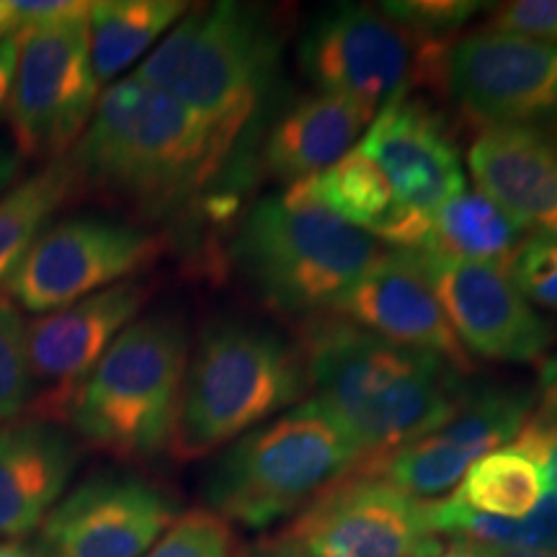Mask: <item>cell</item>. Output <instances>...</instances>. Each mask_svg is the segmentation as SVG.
Segmentation results:
<instances>
[{
	"instance_id": "ba28073f",
	"label": "cell",
	"mask_w": 557,
	"mask_h": 557,
	"mask_svg": "<svg viewBox=\"0 0 557 557\" xmlns=\"http://www.w3.org/2000/svg\"><path fill=\"white\" fill-rule=\"evenodd\" d=\"M451 45L410 37L380 9L336 3L312 16L299 37L297 62L318 94L341 96L377 114L413 86H444Z\"/></svg>"
},
{
	"instance_id": "f546056e",
	"label": "cell",
	"mask_w": 557,
	"mask_h": 557,
	"mask_svg": "<svg viewBox=\"0 0 557 557\" xmlns=\"http://www.w3.org/2000/svg\"><path fill=\"white\" fill-rule=\"evenodd\" d=\"M485 29L557 41V0H517V3L496 5Z\"/></svg>"
},
{
	"instance_id": "9a60e30c",
	"label": "cell",
	"mask_w": 557,
	"mask_h": 557,
	"mask_svg": "<svg viewBox=\"0 0 557 557\" xmlns=\"http://www.w3.org/2000/svg\"><path fill=\"white\" fill-rule=\"evenodd\" d=\"M176 517V498L148 478L96 472L52 508L39 547L50 557H143Z\"/></svg>"
},
{
	"instance_id": "44dd1931",
	"label": "cell",
	"mask_w": 557,
	"mask_h": 557,
	"mask_svg": "<svg viewBox=\"0 0 557 557\" xmlns=\"http://www.w3.org/2000/svg\"><path fill=\"white\" fill-rule=\"evenodd\" d=\"M372 120V111L341 96H305L271 127L263 145L267 171L287 186L318 176L354 150Z\"/></svg>"
},
{
	"instance_id": "f1b7e54d",
	"label": "cell",
	"mask_w": 557,
	"mask_h": 557,
	"mask_svg": "<svg viewBox=\"0 0 557 557\" xmlns=\"http://www.w3.org/2000/svg\"><path fill=\"white\" fill-rule=\"evenodd\" d=\"M506 274L517 284L529 305L557 312V238L553 235H527Z\"/></svg>"
},
{
	"instance_id": "7402d4cb",
	"label": "cell",
	"mask_w": 557,
	"mask_h": 557,
	"mask_svg": "<svg viewBox=\"0 0 557 557\" xmlns=\"http://www.w3.org/2000/svg\"><path fill=\"white\" fill-rule=\"evenodd\" d=\"M189 11L184 0H96L88 9L90 65L99 86L120 81L132 62Z\"/></svg>"
},
{
	"instance_id": "484cf974",
	"label": "cell",
	"mask_w": 557,
	"mask_h": 557,
	"mask_svg": "<svg viewBox=\"0 0 557 557\" xmlns=\"http://www.w3.org/2000/svg\"><path fill=\"white\" fill-rule=\"evenodd\" d=\"M32 403L26 323L11 299H0V421H13Z\"/></svg>"
},
{
	"instance_id": "5bb4252c",
	"label": "cell",
	"mask_w": 557,
	"mask_h": 557,
	"mask_svg": "<svg viewBox=\"0 0 557 557\" xmlns=\"http://www.w3.org/2000/svg\"><path fill=\"white\" fill-rule=\"evenodd\" d=\"M148 297V284L127 278L26 325L32 416L62 421L78 387L120 333L139 318Z\"/></svg>"
},
{
	"instance_id": "8fae6325",
	"label": "cell",
	"mask_w": 557,
	"mask_h": 557,
	"mask_svg": "<svg viewBox=\"0 0 557 557\" xmlns=\"http://www.w3.org/2000/svg\"><path fill=\"white\" fill-rule=\"evenodd\" d=\"M310 557H434L423 500L367 472H351L320 493L278 534Z\"/></svg>"
},
{
	"instance_id": "9c48e42d",
	"label": "cell",
	"mask_w": 557,
	"mask_h": 557,
	"mask_svg": "<svg viewBox=\"0 0 557 557\" xmlns=\"http://www.w3.org/2000/svg\"><path fill=\"white\" fill-rule=\"evenodd\" d=\"M88 9L83 3L70 16L18 37L5 122L21 160L50 165L67 158L94 116L101 86L90 65Z\"/></svg>"
},
{
	"instance_id": "52a82bcc",
	"label": "cell",
	"mask_w": 557,
	"mask_h": 557,
	"mask_svg": "<svg viewBox=\"0 0 557 557\" xmlns=\"http://www.w3.org/2000/svg\"><path fill=\"white\" fill-rule=\"evenodd\" d=\"M191 344L173 312L137 318L78 387L65 418L83 442L145 462L171 447Z\"/></svg>"
},
{
	"instance_id": "d590c367",
	"label": "cell",
	"mask_w": 557,
	"mask_h": 557,
	"mask_svg": "<svg viewBox=\"0 0 557 557\" xmlns=\"http://www.w3.org/2000/svg\"><path fill=\"white\" fill-rule=\"evenodd\" d=\"M0 557H50L39 545H24V542H5L0 545Z\"/></svg>"
},
{
	"instance_id": "d6a6232c",
	"label": "cell",
	"mask_w": 557,
	"mask_h": 557,
	"mask_svg": "<svg viewBox=\"0 0 557 557\" xmlns=\"http://www.w3.org/2000/svg\"><path fill=\"white\" fill-rule=\"evenodd\" d=\"M21 169H24V160L18 158L11 143L0 139V197H5L18 184Z\"/></svg>"
},
{
	"instance_id": "7a4b0ae2",
	"label": "cell",
	"mask_w": 557,
	"mask_h": 557,
	"mask_svg": "<svg viewBox=\"0 0 557 557\" xmlns=\"http://www.w3.org/2000/svg\"><path fill=\"white\" fill-rule=\"evenodd\" d=\"M227 158L218 135L191 109L132 73L99 96L67 165L75 191L163 218L191 205Z\"/></svg>"
},
{
	"instance_id": "74e56055",
	"label": "cell",
	"mask_w": 557,
	"mask_h": 557,
	"mask_svg": "<svg viewBox=\"0 0 557 557\" xmlns=\"http://www.w3.org/2000/svg\"><path fill=\"white\" fill-rule=\"evenodd\" d=\"M549 139H553V143L557 145V116H555V120L553 122H549V135H547Z\"/></svg>"
},
{
	"instance_id": "cb8c5ba5",
	"label": "cell",
	"mask_w": 557,
	"mask_h": 557,
	"mask_svg": "<svg viewBox=\"0 0 557 557\" xmlns=\"http://www.w3.org/2000/svg\"><path fill=\"white\" fill-rule=\"evenodd\" d=\"M75 194L67 158L54 160L34 176L18 181L0 197V292L34 246V240L54 222L58 209Z\"/></svg>"
},
{
	"instance_id": "3957f363",
	"label": "cell",
	"mask_w": 557,
	"mask_h": 557,
	"mask_svg": "<svg viewBox=\"0 0 557 557\" xmlns=\"http://www.w3.org/2000/svg\"><path fill=\"white\" fill-rule=\"evenodd\" d=\"M278 58L274 16L222 0L186 11L135 75L191 109L233 152L274 88Z\"/></svg>"
},
{
	"instance_id": "4316f807",
	"label": "cell",
	"mask_w": 557,
	"mask_h": 557,
	"mask_svg": "<svg viewBox=\"0 0 557 557\" xmlns=\"http://www.w3.org/2000/svg\"><path fill=\"white\" fill-rule=\"evenodd\" d=\"M143 557H233V532L209 508L178 513Z\"/></svg>"
},
{
	"instance_id": "8d00e7d4",
	"label": "cell",
	"mask_w": 557,
	"mask_h": 557,
	"mask_svg": "<svg viewBox=\"0 0 557 557\" xmlns=\"http://www.w3.org/2000/svg\"><path fill=\"white\" fill-rule=\"evenodd\" d=\"M434 557H472V555L459 545V542H449V545L442 547V553H436Z\"/></svg>"
},
{
	"instance_id": "d6986e66",
	"label": "cell",
	"mask_w": 557,
	"mask_h": 557,
	"mask_svg": "<svg viewBox=\"0 0 557 557\" xmlns=\"http://www.w3.org/2000/svg\"><path fill=\"white\" fill-rule=\"evenodd\" d=\"M78 459V442L60 421L26 416L0 426V540L16 542L45 524Z\"/></svg>"
},
{
	"instance_id": "d4e9b609",
	"label": "cell",
	"mask_w": 557,
	"mask_h": 557,
	"mask_svg": "<svg viewBox=\"0 0 557 557\" xmlns=\"http://www.w3.org/2000/svg\"><path fill=\"white\" fill-rule=\"evenodd\" d=\"M455 496L475 511L500 519H527L545 498V472L524 451L504 447L468 470Z\"/></svg>"
},
{
	"instance_id": "e0dca14e",
	"label": "cell",
	"mask_w": 557,
	"mask_h": 557,
	"mask_svg": "<svg viewBox=\"0 0 557 557\" xmlns=\"http://www.w3.org/2000/svg\"><path fill=\"white\" fill-rule=\"evenodd\" d=\"M357 148L377 163L395 205L418 218H434L468 189L455 137L442 116L413 94L387 101L361 135Z\"/></svg>"
},
{
	"instance_id": "4dcf8cb0",
	"label": "cell",
	"mask_w": 557,
	"mask_h": 557,
	"mask_svg": "<svg viewBox=\"0 0 557 557\" xmlns=\"http://www.w3.org/2000/svg\"><path fill=\"white\" fill-rule=\"evenodd\" d=\"M81 5V0H0V39L65 18Z\"/></svg>"
},
{
	"instance_id": "836d02e7",
	"label": "cell",
	"mask_w": 557,
	"mask_h": 557,
	"mask_svg": "<svg viewBox=\"0 0 557 557\" xmlns=\"http://www.w3.org/2000/svg\"><path fill=\"white\" fill-rule=\"evenodd\" d=\"M472 557H557V549H534V547H493V545H468L459 542Z\"/></svg>"
},
{
	"instance_id": "7c38bea8",
	"label": "cell",
	"mask_w": 557,
	"mask_h": 557,
	"mask_svg": "<svg viewBox=\"0 0 557 557\" xmlns=\"http://www.w3.org/2000/svg\"><path fill=\"white\" fill-rule=\"evenodd\" d=\"M444 88L472 122L537 127L557 116V41L478 29L455 39Z\"/></svg>"
},
{
	"instance_id": "5b68a950",
	"label": "cell",
	"mask_w": 557,
	"mask_h": 557,
	"mask_svg": "<svg viewBox=\"0 0 557 557\" xmlns=\"http://www.w3.org/2000/svg\"><path fill=\"white\" fill-rule=\"evenodd\" d=\"M359 465L344 429L315 400H305L220 449L201 496L227 524L269 529L305 511Z\"/></svg>"
},
{
	"instance_id": "83f0119b",
	"label": "cell",
	"mask_w": 557,
	"mask_h": 557,
	"mask_svg": "<svg viewBox=\"0 0 557 557\" xmlns=\"http://www.w3.org/2000/svg\"><path fill=\"white\" fill-rule=\"evenodd\" d=\"M480 9L485 5L475 0H393V3L380 5V11L403 26L410 37L438 41V45H451L455 34Z\"/></svg>"
},
{
	"instance_id": "ac0fdd59",
	"label": "cell",
	"mask_w": 557,
	"mask_h": 557,
	"mask_svg": "<svg viewBox=\"0 0 557 557\" xmlns=\"http://www.w3.org/2000/svg\"><path fill=\"white\" fill-rule=\"evenodd\" d=\"M325 315L346 320L393 344L436 354L462 374L472 372V357L459 344L434 292L398 250H387L367 269Z\"/></svg>"
},
{
	"instance_id": "30bf717a",
	"label": "cell",
	"mask_w": 557,
	"mask_h": 557,
	"mask_svg": "<svg viewBox=\"0 0 557 557\" xmlns=\"http://www.w3.org/2000/svg\"><path fill=\"white\" fill-rule=\"evenodd\" d=\"M163 253L156 233L129 222L75 214L52 222L9 278V297L47 315L114 284L137 278Z\"/></svg>"
},
{
	"instance_id": "277c9868",
	"label": "cell",
	"mask_w": 557,
	"mask_h": 557,
	"mask_svg": "<svg viewBox=\"0 0 557 557\" xmlns=\"http://www.w3.org/2000/svg\"><path fill=\"white\" fill-rule=\"evenodd\" d=\"M302 348L240 318L209 323L194 346L169 451L191 462L295 408L308 389Z\"/></svg>"
},
{
	"instance_id": "e575fe53",
	"label": "cell",
	"mask_w": 557,
	"mask_h": 557,
	"mask_svg": "<svg viewBox=\"0 0 557 557\" xmlns=\"http://www.w3.org/2000/svg\"><path fill=\"white\" fill-rule=\"evenodd\" d=\"M246 557H310V555H305L302 549L289 545L287 540L274 537V540L261 542V545L250 547V553Z\"/></svg>"
},
{
	"instance_id": "8992f818",
	"label": "cell",
	"mask_w": 557,
	"mask_h": 557,
	"mask_svg": "<svg viewBox=\"0 0 557 557\" xmlns=\"http://www.w3.org/2000/svg\"><path fill=\"white\" fill-rule=\"evenodd\" d=\"M387 250L364 230L289 189L256 201L233 238L243 282L271 310L325 315Z\"/></svg>"
},
{
	"instance_id": "ffe728a7",
	"label": "cell",
	"mask_w": 557,
	"mask_h": 557,
	"mask_svg": "<svg viewBox=\"0 0 557 557\" xmlns=\"http://www.w3.org/2000/svg\"><path fill=\"white\" fill-rule=\"evenodd\" d=\"M478 191L529 235L557 238V145L540 127H485L468 152Z\"/></svg>"
},
{
	"instance_id": "2e32d148",
	"label": "cell",
	"mask_w": 557,
	"mask_h": 557,
	"mask_svg": "<svg viewBox=\"0 0 557 557\" xmlns=\"http://www.w3.org/2000/svg\"><path fill=\"white\" fill-rule=\"evenodd\" d=\"M534 389L483 385L468 389L457 413L431 434L416 438L367 475H377L400 487L410 498L436 500L449 496L478 459L504 449L527 423Z\"/></svg>"
},
{
	"instance_id": "1f68e13d",
	"label": "cell",
	"mask_w": 557,
	"mask_h": 557,
	"mask_svg": "<svg viewBox=\"0 0 557 557\" xmlns=\"http://www.w3.org/2000/svg\"><path fill=\"white\" fill-rule=\"evenodd\" d=\"M18 62V37L0 39V109H5L9 101L13 73H16Z\"/></svg>"
},
{
	"instance_id": "4fadbf2b",
	"label": "cell",
	"mask_w": 557,
	"mask_h": 557,
	"mask_svg": "<svg viewBox=\"0 0 557 557\" xmlns=\"http://www.w3.org/2000/svg\"><path fill=\"white\" fill-rule=\"evenodd\" d=\"M398 253L434 292L470 357L527 364L553 344V325L521 297L506 269L426 248Z\"/></svg>"
},
{
	"instance_id": "6da1fadb",
	"label": "cell",
	"mask_w": 557,
	"mask_h": 557,
	"mask_svg": "<svg viewBox=\"0 0 557 557\" xmlns=\"http://www.w3.org/2000/svg\"><path fill=\"white\" fill-rule=\"evenodd\" d=\"M302 357L315 400L357 447V472L457 413L465 374L429 351H418L333 315H315L302 331Z\"/></svg>"
},
{
	"instance_id": "603a6c76",
	"label": "cell",
	"mask_w": 557,
	"mask_h": 557,
	"mask_svg": "<svg viewBox=\"0 0 557 557\" xmlns=\"http://www.w3.org/2000/svg\"><path fill=\"white\" fill-rule=\"evenodd\" d=\"M524 238L527 230L519 227L485 194L465 189L436 209L421 248L506 269Z\"/></svg>"
}]
</instances>
